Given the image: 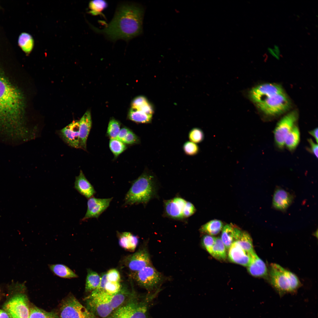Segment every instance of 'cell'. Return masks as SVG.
Masks as SVG:
<instances>
[{
	"mask_svg": "<svg viewBox=\"0 0 318 318\" xmlns=\"http://www.w3.org/2000/svg\"><path fill=\"white\" fill-rule=\"evenodd\" d=\"M144 9L132 3H124L117 7L115 15L106 27L95 31L104 34L110 39L128 41L140 34L142 31Z\"/></svg>",
	"mask_w": 318,
	"mask_h": 318,
	"instance_id": "obj_1",
	"label": "cell"
},
{
	"mask_svg": "<svg viewBox=\"0 0 318 318\" xmlns=\"http://www.w3.org/2000/svg\"><path fill=\"white\" fill-rule=\"evenodd\" d=\"M22 94L0 68V118H15L24 113Z\"/></svg>",
	"mask_w": 318,
	"mask_h": 318,
	"instance_id": "obj_2",
	"label": "cell"
},
{
	"mask_svg": "<svg viewBox=\"0 0 318 318\" xmlns=\"http://www.w3.org/2000/svg\"><path fill=\"white\" fill-rule=\"evenodd\" d=\"M156 179L150 170L146 168L132 185L126 194L125 205L146 204L156 193Z\"/></svg>",
	"mask_w": 318,
	"mask_h": 318,
	"instance_id": "obj_3",
	"label": "cell"
},
{
	"mask_svg": "<svg viewBox=\"0 0 318 318\" xmlns=\"http://www.w3.org/2000/svg\"><path fill=\"white\" fill-rule=\"evenodd\" d=\"M159 292L141 297L134 294L107 318H149L150 307Z\"/></svg>",
	"mask_w": 318,
	"mask_h": 318,
	"instance_id": "obj_4",
	"label": "cell"
},
{
	"mask_svg": "<svg viewBox=\"0 0 318 318\" xmlns=\"http://www.w3.org/2000/svg\"><path fill=\"white\" fill-rule=\"evenodd\" d=\"M9 287L11 295L4 304L3 309L10 318H29L30 307L24 284L12 283Z\"/></svg>",
	"mask_w": 318,
	"mask_h": 318,
	"instance_id": "obj_5",
	"label": "cell"
},
{
	"mask_svg": "<svg viewBox=\"0 0 318 318\" xmlns=\"http://www.w3.org/2000/svg\"><path fill=\"white\" fill-rule=\"evenodd\" d=\"M269 275L271 285L281 297L295 292L301 285L294 274L276 264H271Z\"/></svg>",
	"mask_w": 318,
	"mask_h": 318,
	"instance_id": "obj_6",
	"label": "cell"
},
{
	"mask_svg": "<svg viewBox=\"0 0 318 318\" xmlns=\"http://www.w3.org/2000/svg\"><path fill=\"white\" fill-rule=\"evenodd\" d=\"M107 294L91 292L85 300L87 309L96 317L107 318L114 311Z\"/></svg>",
	"mask_w": 318,
	"mask_h": 318,
	"instance_id": "obj_7",
	"label": "cell"
},
{
	"mask_svg": "<svg viewBox=\"0 0 318 318\" xmlns=\"http://www.w3.org/2000/svg\"><path fill=\"white\" fill-rule=\"evenodd\" d=\"M266 115L275 116L284 113L290 106V100L284 92L273 95L264 101L256 104Z\"/></svg>",
	"mask_w": 318,
	"mask_h": 318,
	"instance_id": "obj_8",
	"label": "cell"
},
{
	"mask_svg": "<svg viewBox=\"0 0 318 318\" xmlns=\"http://www.w3.org/2000/svg\"><path fill=\"white\" fill-rule=\"evenodd\" d=\"M58 315L59 318H97L72 295L63 302Z\"/></svg>",
	"mask_w": 318,
	"mask_h": 318,
	"instance_id": "obj_9",
	"label": "cell"
},
{
	"mask_svg": "<svg viewBox=\"0 0 318 318\" xmlns=\"http://www.w3.org/2000/svg\"><path fill=\"white\" fill-rule=\"evenodd\" d=\"M133 276L139 285L151 291L159 289L158 287L162 279L161 274L151 265L133 273Z\"/></svg>",
	"mask_w": 318,
	"mask_h": 318,
	"instance_id": "obj_10",
	"label": "cell"
},
{
	"mask_svg": "<svg viewBox=\"0 0 318 318\" xmlns=\"http://www.w3.org/2000/svg\"><path fill=\"white\" fill-rule=\"evenodd\" d=\"M298 117L296 111H294L283 117L278 122L274 131L275 142L280 148L284 146V142L288 133L295 125Z\"/></svg>",
	"mask_w": 318,
	"mask_h": 318,
	"instance_id": "obj_11",
	"label": "cell"
},
{
	"mask_svg": "<svg viewBox=\"0 0 318 318\" xmlns=\"http://www.w3.org/2000/svg\"><path fill=\"white\" fill-rule=\"evenodd\" d=\"M284 92L280 85L275 83H265L252 89L249 96L255 104L261 102L272 96Z\"/></svg>",
	"mask_w": 318,
	"mask_h": 318,
	"instance_id": "obj_12",
	"label": "cell"
},
{
	"mask_svg": "<svg viewBox=\"0 0 318 318\" xmlns=\"http://www.w3.org/2000/svg\"><path fill=\"white\" fill-rule=\"evenodd\" d=\"M124 262L125 266L133 273L151 265L149 254L145 248L139 249L127 256L125 259Z\"/></svg>",
	"mask_w": 318,
	"mask_h": 318,
	"instance_id": "obj_13",
	"label": "cell"
},
{
	"mask_svg": "<svg viewBox=\"0 0 318 318\" xmlns=\"http://www.w3.org/2000/svg\"><path fill=\"white\" fill-rule=\"evenodd\" d=\"M79 126V121L74 120L57 132L67 144L77 149L80 148Z\"/></svg>",
	"mask_w": 318,
	"mask_h": 318,
	"instance_id": "obj_14",
	"label": "cell"
},
{
	"mask_svg": "<svg viewBox=\"0 0 318 318\" xmlns=\"http://www.w3.org/2000/svg\"><path fill=\"white\" fill-rule=\"evenodd\" d=\"M112 198H100L92 197L89 198L87 211L82 221H84L92 218H98L109 206Z\"/></svg>",
	"mask_w": 318,
	"mask_h": 318,
	"instance_id": "obj_15",
	"label": "cell"
},
{
	"mask_svg": "<svg viewBox=\"0 0 318 318\" xmlns=\"http://www.w3.org/2000/svg\"><path fill=\"white\" fill-rule=\"evenodd\" d=\"M254 252L252 253L247 252L234 241L229 249L228 257L232 262L248 266L251 261V255Z\"/></svg>",
	"mask_w": 318,
	"mask_h": 318,
	"instance_id": "obj_16",
	"label": "cell"
},
{
	"mask_svg": "<svg viewBox=\"0 0 318 318\" xmlns=\"http://www.w3.org/2000/svg\"><path fill=\"white\" fill-rule=\"evenodd\" d=\"M186 201L180 197H176L165 201V212L167 216L174 219L183 218V211Z\"/></svg>",
	"mask_w": 318,
	"mask_h": 318,
	"instance_id": "obj_17",
	"label": "cell"
},
{
	"mask_svg": "<svg viewBox=\"0 0 318 318\" xmlns=\"http://www.w3.org/2000/svg\"><path fill=\"white\" fill-rule=\"evenodd\" d=\"M92 124L91 114L87 111L79 121L80 148L85 150L87 149V142Z\"/></svg>",
	"mask_w": 318,
	"mask_h": 318,
	"instance_id": "obj_18",
	"label": "cell"
},
{
	"mask_svg": "<svg viewBox=\"0 0 318 318\" xmlns=\"http://www.w3.org/2000/svg\"><path fill=\"white\" fill-rule=\"evenodd\" d=\"M293 200V196L290 193L283 189L278 188L274 193L272 205L276 209L284 211L291 204Z\"/></svg>",
	"mask_w": 318,
	"mask_h": 318,
	"instance_id": "obj_19",
	"label": "cell"
},
{
	"mask_svg": "<svg viewBox=\"0 0 318 318\" xmlns=\"http://www.w3.org/2000/svg\"><path fill=\"white\" fill-rule=\"evenodd\" d=\"M74 187L80 194L88 199L92 197L96 193L94 187L81 170L79 175L75 177Z\"/></svg>",
	"mask_w": 318,
	"mask_h": 318,
	"instance_id": "obj_20",
	"label": "cell"
},
{
	"mask_svg": "<svg viewBox=\"0 0 318 318\" xmlns=\"http://www.w3.org/2000/svg\"><path fill=\"white\" fill-rule=\"evenodd\" d=\"M247 267L248 271L252 276L266 277L268 275V271L265 264L255 252L252 254L251 262Z\"/></svg>",
	"mask_w": 318,
	"mask_h": 318,
	"instance_id": "obj_21",
	"label": "cell"
},
{
	"mask_svg": "<svg viewBox=\"0 0 318 318\" xmlns=\"http://www.w3.org/2000/svg\"><path fill=\"white\" fill-rule=\"evenodd\" d=\"M119 244L125 250L133 251L137 247L138 243V237L130 232H117Z\"/></svg>",
	"mask_w": 318,
	"mask_h": 318,
	"instance_id": "obj_22",
	"label": "cell"
},
{
	"mask_svg": "<svg viewBox=\"0 0 318 318\" xmlns=\"http://www.w3.org/2000/svg\"><path fill=\"white\" fill-rule=\"evenodd\" d=\"M51 271L56 275L62 278L72 279L77 278V275L67 266L62 264H50Z\"/></svg>",
	"mask_w": 318,
	"mask_h": 318,
	"instance_id": "obj_23",
	"label": "cell"
},
{
	"mask_svg": "<svg viewBox=\"0 0 318 318\" xmlns=\"http://www.w3.org/2000/svg\"><path fill=\"white\" fill-rule=\"evenodd\" d=\"M300 137L299 129L295 125L286 136L284 140V146L290 151L294 150L299 144Z\"/></svg>",
	"mask_w": 318,
	"mask_h": 318,
	"instance_id": "obj_24",
	"label": "cell"
},
{
	"mask_svg": "<svg viewBox=\"0 0 318 318\" xmlns=\"http://www.w3.org/2000/svg\"><path fill=\"white\" fill-rule=\"evenodd\" d=\"M223 227V223L221 221L214 219L203 225L200 228V231L202 233L212 236L218 234Z\"/></svg>",
	"mask_w": 318,
	"mask_h": 318,
	"instance_id": "obj_25",
	"label": "cell"
},
{
	"mask_svg": "<svg viewBox=\"0 0 318 318\" xmlns=\"http://www.w3.org/2000/svg\"><path fill=\"white\" fill-rule=\"evenodd\" d=\"M18 43L21 49L26 54H30L34 45V39L29 34L23 32L19 35Z\"/></svg>",
	"mask_w": 318,
	"mask_h": 318,
	"instance_id": "obj_26",
	"label": "cell"
},
{
	"mask_svg": "<svg viewBox=\"0 0 318 318\" xmlns=\"http://www.w3.org/2000/svg\"><path fill=\"white\" fill-rule=\"evenodd\" d=\"M236 227L232 224H227L222 229L221 238L227 249H229L234 241Z\"/></svg>",
	"mask_w": 318,
	"mask_h": 318,
	"instance_id": "obj_27",
	"label": "cell"
},
{
	"mask_svg": "<svg viewBox=\"0 0 318 318\" xmlns=\"http://www.w3.org/2000/svg\"><path fill=\"white\" fill-rule=\"evenodd\" d=\"M101 281V276L96 272L88 269L87 271L85 286L87 292L95 290L99 286Z\"/></svg>",
	"mask_w": 318,
	"mask_h": 318,
	"instance_id": "obj_28",
	"label": "cell"
},
{
	"mask_svg": "<svg viewBox=\"0 0 318 318\" xmlns=\"http://www.w3.org/2000/svg\"><path fill=\"white\" fill-rule=\"evenodd\" d=\"M153 115H147L141 111L131 108L128 114L129 118L136 122L149 123L151 122Z\"/></svg>",
	"mask_w": 318,
	"mask_h": 318,
	"instance_id": "obj_29",
	"label": "cell"
},
{
	"mask_svg": "<svg viewBox=\"0 0 318 318\" xmlns=\"http://www.w3.org/2000/svg\"><path fill=\"white\" fill-rule=\"evenodd\" d=\"M235 241L247 252L252 253L255 252L251 238L247 232L242 231L239 236Z\"/></svg>",
	"mask_w": 318,
	"mask_h": 318,
	"instance_id": "obj_30",
	"label": "cell"
},
{
	"mask_svg": "<svg viewBox=\"0 0 318 318\" xmlns=\"http://www.w3.org/2000/svg\"><path fill=\"white\" fill-rule=\"evenodd\" d=\"M226 247L221 238L216 237L211 255L219 260H224L226 257Z\"/></svg>",
	"mask_w": 318,
	"mask_h": 318,
	"instance_id": "obj_31",
	"label": "cell"
},
{
	"mask_svg": "<svg viewBox=\"0 0 318 318\" xmlns=\"http://www.w3.org/2000/svg\"><path fill=\"white\" fill-rule=\"evenodd\" d=\"M29 318H59L57 313L48 312L35 307H30Z\"/></svg>",
	"mask_w": 318,
	"mask_h": 318,
	"instance_id": "obj_32",
	"label": "cell"
},
{
	"mask_svg": "<svg viewBox=\"0 0 318 318\" xmlns=\"http://www.w3.org/2000/svg\"><path fill=\"white\" fill-rule=\"evenodd\" d=\"M107 6V3L105 1L95 0L90 2L89 7L90 10L89 12L93 15L102 14V12Z\"/></svg>",
	"mask_w": 318,
	"mask_h": 318,
	"instance_id": "obj_33",
	"label": "cell"
},
{
	"mask_svg": "<svg viewBox=\"0 0 318 318\" xmlns=\"http://www.w3.org/2000/svg\"><path fill=\"white\" fill-rule=\"evenodd\" d=\"M109 147L115 158L124 151L127 148L125 144L116 139H110L109 142Z\"/></svg>",
	"mask_w": 318,
	"mask_h": 318,
	"instance_id": "obj_34",
	"label": "cell"
},
{
	"mask_svg": "<svg viewBox=\"0 0 318 318\" xmlns=\"http://www.w3.org/2000/svg\"><path fill=\"white\" fill-rule=\"evenodd\" d=\"M204 134L201 129L194 127L191 129L188 134L189 140L196 144L202 142L204 139Z\"/></svg>",
	"mask_w": 318,
	"mask_h": 318,
	"instance_id": "obj_35",
	"label": "cell"
},
{
	"mask_svg": "<svg viewBox=\"0 0 318 318\" xmlns=\"http://www.w3.org/2000/svg\"><path fill=\"white\" fill-rule=\"evenodd\" d=\"M120 122L114 119L110 121L107 130V134L111 139H116L120 130Z\"/></svg>",
	"mask_w": 318,
	"mask_h": 318,
	"instance_id": "obj_36",
	"label": "cell"
},
{
	"mask_svg": "<svg viewBox=\"0 0 318 318\" xmlns=\"http://www.w3.org/2000/svg\"><path fill=\"white\" fill-rule=\"evenodd\" d=\"M182 148L184 153L189 156L197 155L200 151V148L197 144L190 141H186L183 144Z\"/></svg>",
	"mask_w": 318,
	"mask_h": 318,
	"instance_id": "obj_37",
	"label": "cell"
},
{
	"mask_svg": "<svg viewBox=\"0 0 318 318\" xmlns=\"http://www.w3.org/2000/svg\"><path fill=\"white\" fill-rule=\"evenodd\" d=\"M122 286L120 282H114L107 281L105 285L104 291L110 294H114L118 292Z\"/></svg>",
	"mask_w": 318,
	"mask_h": 318,
	"instance_id": "obj_38",
	"label": "cell"
},
{
	"mask_svg": "<svg viewBox=\"0 0 318 318\" xmlns=\"http://www.w3.org/2000/svg\"><path fill=\"white\" fill-rule=\"evenodd\" d=\"M216 238L211 236L206 235L203 236L202 238V244L210 254H211L212 249L215 243Z\"/></svg>",
	"mask_w": 318,
	"mask_h": 318,
	"instance_id": "obj_39",
	"label": "cell"
},
{
	"mask_svg": "<svg viewBox=\"0 0 318 318\" xmlns=\"http://www.w3.org/2000/svg\"><path fill=\"white\" fill-rule=\"evenodd\" d=\"M122 142L124 144H139L140 141L139 137L130 130Z\"/></svg>",
	"mask_w": 318,
	"mask_h": 318,
	"instance_id": "obj_40",
	"label": "cell"
},
{
	"mask_svg": "<svg viewBox=\"0 0 318 318\" xmlns=\"http://www.w3.org/2000/svg\"><path fill=\"white\" fill-rule=\"evenodd\" d=\"M107 278L109 281L120 282V276L119 272L116 269H112L106 272Z\"/></svg>",
	"mask_w": 318,
	"mask_h": 318,
	"instance_id": "obj_41",
	"label": "cell"
},
{
	"mask_svg": "<svg viewBox=\"0 0 318 318\" xmlns=\"http://www.w3.org/2000/svg\"><path fill=\"white\" fill-rule=\"evenodd\" d=\"M196 211V208L193 204L189 201H186L183 211V218L190 216L195 212Z\"/></svg>",
	"mask_w": 318,
	"mask_h": 318,
	"instance_id": "obj_42",
	"label": "cell"
},
{
	"mask_svg": "<svg viewBox=\"0 0 318 318\" xmlns=\"http://www.w3.org/2000/svg\"><path fill=\"white\" fill-rule=\"evenodd\" d=\"M133 108L141 111L148 115H153L154 112L153 106L148 102L137 108Z\"/></svg>",
	"mask_w": 318,
	"mask_h": 318,
	"instance_id": "obj_43",
	"label": "cell"
},
{
	"mask_svg": "<svg viewBox=\"0 0 318 318\" xmlns=\"http://www.w3.org/2000/svg\"><path fill=\"white\" fill-rule=\"evenodd\" d=\"M148 102L146 98L142 96L135 97L131 103V108H136Z\"/></svg>",
	"mask_w": 318,
	"mask_h": 318,
	"instance_id": "obj_44",
	"label": "cell"
},
{
	"mask_svg": "<svg viewBox=\"0 0 318 318\" xmlns=\"http://www.w3.org/2000/svg\"><path fill=\"white\" fill-rule=\"evenodd\" d=\"M310 146V151L317 158H318V144L314 142L311 139L308 140Z\"/></svg>",
	"mask_w": 318,
	"mask_h": 318,
	"instance_id": "obj_45",
	"label": "cell"
},
{
	"mask_svg": "<svg viewBox=\"0 0 318 318\" xmlns=\"http://www.w3.org/2000/svg\"><path fill=\"white\" fill-rule=\"evenodd\" d=\"M130 130L128 128L126 127L122 128L120 130L116 139L122 142Z\"/></svg>",
	"mask_w": 318,
	"mask_h": 318,
	"instance_id": "obj_46",
	"label": "cell"
},
{
	"mask_svg": "<svg viewBox=\"0 0 318 318\" xmlns=\"http://www.w3.org/2000/svg\"><path fill=\"white\" fill-rule=\"evenodd\" d=\"M318 128H315L309 132V134L315 139L317 143H318Z\"/></svg>",
	"mask_w": 318,
	"mask_h": 318,
	"instance_id": "obj_47",
	"label": "cell"
},
{
	"mask_svg": "<svg viewBox=\"0 0 318 318\" xmlns=\"http://www.w3.org/2000/svg\"><path fill=\"white\" fill-rule=\"evenodd\" d=\"M0 318H10L7 313L4 309H0Z\"/></svg>",
	"mask_w": 318,
	"mask_h": 318,
	"instance_id": "obj_48",
	"label": "cell"
},
{
	"mask_svg": "<svg viewBox=\"0 0 318 318\" xmlns=\"http://www.w3.org/2000/svg\"><path fill=\"white\" fill-rule=\"evenodd\" d=\"M274 49H273L274 52L276 54V55L279 57V55L280 54V51L279 49V47L276 45H275L274 46Z\"/></svg>",
	"mask_w": 318,
	"mask_h": 318,
	"instance_id": "obj_49",
	"label": "cell"
},
{
	"mask_svg": "<svg viewBox=\"0 0 318 318\" xmlns=\"http://www.w3.org/2000/svg\"><path fill=\"white\" fill-rule=\"evenodd\" d=\"M268 50L269 51V52L274 57H275L278 59H279V57L276 55L273 49L270 47H268Z\"/></svg>",
	"mask_w": 318,
	"mask_h": 318,
	"instance_id": "obj_50",
	"label": "cell"
},
{
	"mask_svg": "<svg viewBox=\"0 0 318 318\" xmlns=\"http://www.w3.org/2000/svg\"><path fill=\"white\" fill-rule=\"evenodd\" d=\"M1 289H0V294H1Z\"/></svg>",
	"mask_w": 318,
	"mask_h": 318,
	"instance_id": "obj_51",
	"label": "cell"
}]
</instances>
